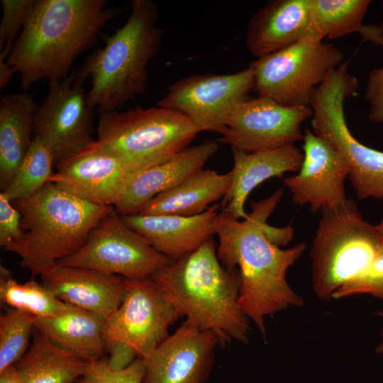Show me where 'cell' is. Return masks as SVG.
Here are the masks:
<instances>
[{"mask_svg":"<svg viewBox=\"0 0 383 383\" xmlns=\"http://www.w3.org/2000/svg\"><path fill=\"white\" fill-rule=\"evenodd\" d=\"M378 315L381 317V318L383 321V311H379ZM376 353L378 354L383 353V332L382 333L381 340L376 348Z\"/></svg>","mask_w":383,"mask_h":383,"instance_id":"ab89813d","label":"cell"},{"mask_svg":"<svg viewBox=\"0 0 383 383\" xmlns=\"http://www.w3.org/2000/svg\"><path fill=\"white\" fill-rule=\"evenodd\" d=\"M370 4V0H311L316 35L332 40L358 33Z\"/></svg>","mask_w":383,"mask_h":383,"instance_id":"83f0119b","label":"cell"},{"mask_svg":"<svg viewBox=\"0 0 383 383\" xmlns=\"http://www.w3.org/2000/svg\"><path fill=\"white\" fill-rule=\"evenodd\" d=\"M282 189L269 197L250 203L251 212L236 219L218 212L215 233L218 236L217 255L221 264L238 270L240 285L239 306L265 337V318L290 306H301L303 299L287 281V272L306 249L304 243L282 249L265 236L263 226L279 204Z\"/></svg>","mask_w":383,"mask_h":383,"instance_id":"6da1fadb","label":"cell"},{"mask_svg":"<svg viewBox=\"0 0 383 383\" xmlns=\"http://www.w3.org/2000/svg\"><path fill=\"white\" fill-rule=\"evenodd\" d=\"M358 33L364 42L380 46L383 51V22L363 25ZM365 99L369 104L368 118L377 124L383 123V64L368 74Z\"/></svg>","mask_w":383,"mask_h":383,"instance_id":"4dcf8cb0","label":"cell"},{"mask_svg":"<svg viewBox=\"0 0 383 383\" xmlns=\"http://www.w3.org/2000/svg\"><path fill=\"white\" fill-rule=\"evenodd\" d=\"M310 106H287L264 96L241 104L220 133V141L245 152L303 140L301 124L312 116Z\"/></svg>","mask_w":383,"mask_h":383,"instance_id":"5bb4252c","label":"cell"},{"mask_svg":"<svg viewBox=\"0 0 383 383\" xmlns=\"http://www.w3.org/2000/svg\"><path fill=\"white\" fill-rule=\"evenodd\" d=\"M358 88L348 62L333 70L313 91L309 106L313 132L330 142L347 162L359 199H383V152L361 143L350 131L344 103Z\"/></svg>","mask_w":383,"mask_h":383,"instance_id":"ba28073f","label":"cell"},{"mask_svg":"<svg viewBox=\"0 0 383 383\" xmlns=\"http://www.w3.org/2000/svg\"><path fill=\"white\" fill-rule=\"evenodd\" d=\"M76 383H84V382H83V380H82V378L80 380H79L77 382H76Z\"/></svg>","mask_w":383,"mask_h":383,"instance_id":"60d3db41","label":"cell"},{"mask_svg":"<svg viewBox=\"0 0 383 383\" xmlns=\"http://www.w3.org/2000/svg\"><path fill=\"white\" fill-rule=\"evenodd\" d=\"M21 214L12 201L3 192L0 193V245L7 250L23 238Z\"/></svg>","mask_w":383,"mask_h":383,"instance_id":"e575fe53","label":"cell"},{"mask_svg":"<svg viewBox=\"0 0 383 383\" xmlns=\"http://www.w3.org/2000/svg\"><path fill=\"white\" fill-rule=\"evenodd\" d=\"M220 204L192 216H121L125 223L144 237L158 252L174 261L197 249L215 233V219Z\"/></svg>","mask_w":383,"mask_h":383,"instance_id":"44dd1931","label":"cell"},{"mask_svg":"<svg viewBox=\"0 0 383 383\" xmlns=\"http://www.w3.org/2000/svg\"><path fill=\"white\" fill-rule=\"evenodd\" d=\"M304 158L299 172L286 177L284 185L294 203L308 205L313 212L343 204L345 181L349 167L333 145L306 128L303 138Z\"/></svg>","mask_w":383,"mask_h":383,"instance_id":"2e32d148","label":"cell"},{"mask_svg":"<svg viewBox=\"0 0 383 383\" xmlns=\"http://www.w3.org/2000/svg\"><path fill=\"white\" fill-rule=\"evenodd\" d=\"M124 279L122 302L104 324L111 369H121L137 357H145L181 317L151 277Z\"/></svg>","mask_w":383,"mask_h":383,"instance_id":"9c48e42d","label":"cell"},{"mask_svg":"<svg viewBox=\"0 0 383 383\" xmlns=\"http://www.w3.org/2000/svg\"><path fill=\"white\" fill-rule=\"evenodd\" d=\"M231 150V182L223 198L221 211L236 219L247 217L245 204L255 188L270 178L299 172L304 158L294 143L250 152Z\"/></svg>","mask_w":383,"mask_h":383,"instance_id":"ffe728a7","label":"cell"},{"mask_svg":"<svg viewBox=\"0 0 383 383\" xmlns=\"http://www.w3.org/2000/svg\"><path fill=\"white\" fill-rule=\"evenodd\" d=\"M371 294L383 300V253L377 255L371 266L361 275L335 291L332 299L356 294Z\"/></svg>","mask_w":383,"mask_h":383,"instance_id":"836d02e7","label":"cell"},{"mask_svg":"<svg viewBox=\"0 0 383 383\" xmlns=\"http://www.w3.org/2000/svg\"><path fill=\"white\" fill-rule=\"evenodd\" d=\"M21 214V240L6 250L18 255L32 278L77 252L113 206L94 204L52 182L30 198L13 201Z\"/></svg>","mask_w":383,"mask_h":383,"instance_id":"5b68a950","label":"cell"},{"mask_svg":"<svg viewBox=\"0 0 383 383\" xmlns=\"http://www.w3.org/2000/svg\"><path fill=\"white\" fill-rule=\"evenodd\" d=\"M34 317L9 308L0 317V372L14 365L30 346Z\"/></svg>","mask_w":383,"mask_h":383,"instance_id":"f546056e","label":"cell"},{"mask_svg":"<svg viewBox=\"0 0 383 383\" xmlns=\"http://www.w3.org/2000/svg\"><path fill=\"white\" fill-rule=\"evenodd\" d=\"M145 364L142 357H137L121 369H111L108 359L89 361L82 377L84 383H143Z\"/></svg>","mask_w":383,"mask_h":383,"instance_id":"d6a6232c","label":"cell"},{"mask_svg":"<svg viewBox=\"0 0 383 383\" xmlns=\"http://www.w3.org/2000/svg\"><path fill=\"white\" fill-rule=\"evenodd\" d=\"M379 252L376 225L363 218L353 199L323 209L310 252L316 296L329 301L339 288L363 274Z\"/></svg>","mask_w":383,"mask_h":383,"instance_id":"8992f818","label":"cell"},{"mask_svg":"<svg viewBox=\"0 0 383 383\" xmlns=\"http://www.w3.org/2000/svg\"><path fill=\"white\" fill-rule=\"evenodd\" d=\"M48 84V95L35 113L33 138L45 144L57 162L95 140L91 138V109L83 82L72 72Z\"/></svg>","mask_w":383,"mask_h":383,"instance_id":"4fadbf2b","label":"cell"},{"mask_svg":"<svg viewBox=\"0 0 383 383\" xmlns=\"http://www.w3.org/2000/svg\"><path fill=\"white\" fill-rule=\"evenodd\" d=\"M253 88L254 72L250 66L233 74H195L170 85L157 104L185 116L199 133H220Z\"/></svg>","mask_w":383,"mask_h":383,"instance_id":"7c38bea8","label":"cell"},{"mask_svg":"<svg viewBox=\"0 0 383 383\" xmlns=\"http://www.w3.org/2000/svg\"><path fill=\"white\" fill-rule=\"evenodd\" d=\"M157 9L150 0H133L125 24L104 38V44L74 71L84 82L91 79L87 94L92 110L102 113L118 111L148 84L147 66L157 54L162 31L157 25Z\"/></svg>","mask_w":383,"mask_h":383,"instance_id":"277c9868","label":"cell"},{"mask_svg":"<svg viewBox=\"0 0 383 383\" xmlns=\"http://www.w3.org/2000/svg\"><path fill=\"white\" fill-rule=\"evenodd\" d=\"M218 344V339L211 331L199 330L184 322L143 358V383H204Z\"/></svg>","mask_w":383,"mask_h":383,"instance_id":"e0dca14e","label":"cell"},{"mask_svg":"<svg viewBox=\"0 0 383 383\" xmlns=\"http://www.w3.org/2000/svg\"><path fill=\"white\" fill-rule=\"evenodd\" d=\"M309 37H318L311 21V0H273L250 18L245 44L260 58Z\"/></svg>","mask_w":383,"mask_h":383,"instance_id":"d6986e66","label":"cell"},{"mask_svg":"<svg viewBox=\"0 0 383 383\" xmlns=\"http://www.w3.org/2000/svg\"><path fill=\"white\" fill-rule=\"evenodd\" d=\"M15 74L6 60L0 59V89H4Z\"/></svg>","mask_w":383,"mask_h":383,"instance_id":"74e56055","label":"cell"},{"mask_svg":"<svg viewBox=\"0 0 383 383\" xmlns=\"http://www.w3.org/2000/svg\"><path fill=\"white\" fill-rule=\"evenodd\" d=\"M134 176L123 160L96 140L57 161L49 182L94 204L113 206Z\"/></svg>","mask_w":383,"mask_h":383,"instance_id":"9a60e30c","label":"cell"},{"mask_svg":"<svg viewBox=\"0 0 383 383\" xmlns=\"http://www.w3.org/2000/svg\"><path fill=\"white\" fill-rule=\"evenodd\" d=\"M105 321L70 305L61 313L34 318L35 328L59 347L87 361L102 358L106 350Z\"/></svg>","mask_w":383,"mask_h":383,"instance_id":"cb8c5ba5","label":"cell"},{"mask_svg":"<svg viewBox=\"0 0 383 383\" xmlns=\"http://www.w3.org/2000/svg\"><path fill=\"white\" fill-rule=\"evenodd\" d=\"M231 182V173L201 169L174 188L150 200L138 213L143 215L192 216L207 210L223 198Z\"/></svg>","mask_w":383,"mask_h":383,"instance_id":"d4e9b609","label":"cell"},{"mask_svg":"<svg viewBox=\"0 0 383 383\" xmlns=\"http://www.w3.org/2000/svg\"><path fill=\"white\" fill-rule=\"evenodd\" d=\"M88 363L35 328L32 343L16 366L24 383H76L83 377Z\"/></svg>","mask_w":383,"mask_h":383,"instance_id":"484cf974","label":"cell"},{"mask_svg":"<svg viewBox=\"0 0 383 383\" xmlns=\"http://www.w3.org/2000/svg\"><path fill=\"white\" fill-rule=\"evenodd\" d=\"M218 149L216 141L206 140L140 172L128 182L113 208L121 216L138 213L150 200L203 169Z\"/></svg>","mask_w":383,"mask_h":383,"instance_id":"7402d4cb","label":"cell"},{"mask_svg":"<svg viewBox=\"0 0 383 383\" xmlns=\"http://www.w3.org/2000/svg\"><path fill=\"white\" fill-rule=\"evenodd\" d=\"M122 10L105 0H36L6 60L26 91L67 77L75 59Z\"/></svg>","mask_w":383,"mask_h":383,"instance_id":"7a4b0ae2","label":"cell"},{"mask_svg":"<svg viewBox=\"0 0 383 383\" xmlns=\"http://www.w3.org/2000/svg\"><path fill=\"white\" fill-rule=\"evenodd\" d=\"M199 131L183 114L135 107L99 114L96 141L123 160L135 175L188 148Z\"/></svg>","mask_w":383,"mask_h":383,"instance_id":"52a82bcc","label":"cell"},{"mask_svg":"<svg viewBox=\"0 0 383 383\" xmlns=\"http://www.w3.org/2000/svg\"><path fill=\"white\" fill-rule=\"evenodd\" d=\"M263 231L267 239L277 246L287 245L294 235V229L291 224L283 228H277L265 222Z\"/></svg>","mask_w":383,"mask_h":383,"instance_id":"d590c367","label":"cell"},{"mask_svg":"<svg viewBox=\"0 0 383 383\" xmlns=\"http://www.w3.org/2000/svg\"><path fill=\"white\" fill-rule=\"evenodd\" d=\"M36 0H1L0 59L6 60Z\"/></svg>","mask_w":383,"mask_h":383,"instance_id":"1f68e13d","label":"cell"},{"mask_svg":"<svg viewBox=\"0 0 383 383\" xmlns=\"http://www.w3.org/2000/svg\"><path fill=\"white\" fill-rule=\"evenodd\" d=\"M343 53L318 37L304 38L250 64L258 96L287 106H309L312 94L343 62Z\"/></svg>","mask_w":383,"mask_h":383,"instance_id":"30bf717a","label":"cell"},{"mask_svg":"<svg viewBox=\"0 0 383 383\" xmlns=\"http://www.w3.org/2000/svg\"><path fill=\"white\" fill-rule=\"evenodd\" d=\"M42 284L62 301L106 321L120 306L125 279L101 271L55 265L40 275Z\"/></svg>","mask_w":383,"mask_h":383,"instance_id":"ac0fdd59","label":"cell"},{"mask_svg":"<svg viewBox=\"0 0 383 383\" xmlns=\"http://www.w3.org/2000/svg\"><path fill=\"white\" fill-rule=\"evenodd\" d=\"M54 162L50 150L40 140L33 138L11 181L2 192L12 201L30 198L49 182L54 173Z\"/></svg>","mask_w":383,"mask_h":383,"instance_id":"f1b7e54d","label":"cell"},{"mask_svg":"<svg viewBox=\"0 0 383 383\" xmlns=\"http://www.w3.org/2000/svg\"><path fill=\"white\" fill-rule=\"evenodd\" d=\"M0 383H24L16 365H12L0 372Z\"/></svg>","mask_w":383,"mask_h":383,"instance_id":"8d00e7d4","label":"cell"},{"mask_svg":"<svg viewBox=\"0 0 383 383\" xmlns=\"http://www.w3.org/2000/svg\"><path fill=\"white\" fill-rule=\"evenodd\" d=\"M150 277L189 326L211 331L222 345L247 341L249 318L239 306L240 274L221 264L212 237Z\"/></svg>","mask_w":383,"mask_h":383,"instance_id":"3957f363","label":"cell"},{"mask_svg":"<svg viewBox=\"0 0 383 383\" xmlns=\"http://www.w3.org/2000/svg\"><path fill=\"white\" fill-rule=\"evenodd\" d=\"M171 262L128 226L113 207L90 231L84 245L57 264L133 279L150 277Z\"/></svg>","mask_w":383,"mask_h":383,"instance_id":"8fae6325","label":"cell"},{"mask_svg":"<svg viewBox=\"0 0 383 383\" xmlns=\"http://www.w3.org/2000/svg\"><path fill=\"white\" fill-rule=\"evenodd\" d=\"M0 299L10 308L34 318L58 315L70 306L59 299L44 284L33 279L18 283L12 277L10 271L2 265L0 267Z\"/></svg>","mask_w":383,"mask_h":383,"instance_id":"4316f807","label":"cell"},{"mask_svg":"<svg viewBox=\"0 0 383 383\" xmlns=\"http://www.w3.org/2000/svg\"><path fill=\"white\" fill-rule=\"evenodd\" d=\"M380 244V253H383V218L380 223L376 225Z\"/></svg>","mask_w":383,"mask_h":383,"instance_id":"f35d334b","label":"cell"},{"mask_svg":"<svg viewBox=\"0 0 383 383\" xmlns=\"http://www.w3.org/2000/svg\"><path fill=\"white\" fill-rule=\"evenodd\" d=\"M38 105L26 91L0 98V188L4 191L14 176L33 140Z\"/></svg>","mask_w":383,"mask_h":383,"instance_id":"603a6c76","label":"cell"}]
</instances>
